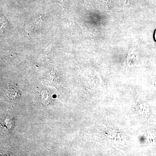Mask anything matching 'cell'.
<instances>
[{"mask_svg": "<svg viewBox=\"0 0 156 156\" xmlns=\"http://www.w3.org/2000/svg\"><path fill=\"white\" fill-rule=\"evenodd\" d=\"M4 94L5 98L9 101L16 100L20 96L19 90L14 86H11L7 88Z\"/></svg>", "mask_w": 156, "mask_h": 156, "instance_id": "obj_1", "label": "cell"}]
</instances>
